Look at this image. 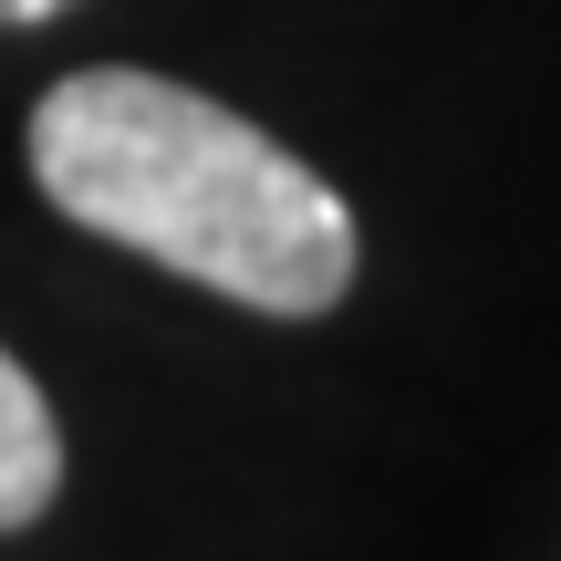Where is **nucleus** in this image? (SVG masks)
<instances>
[{"label":"nucleus","instance_id":"1","mask_svg":"<svg viewBox=\"0 0 561 561\" xmlns=\"http://www.w3.org/2000/svg\"><path fill=\"white\" fill-rule=\"evenodd\" d=\"M32 178L73 229L271 322H312L354 291V208L333 178L198 83L136 62L62 73L32 104Z\"/></svg>","mask_w":561,"mask_h":561},{"label":"nucleus","instance_id":"2","mask_svg":"<svg viewBox=\"0 0 561 561\" xmlns=\"http://www.w3.org/2000/svg\"><path fill=\"white\" fill-rule=\"evenodd\" d=\"M53 500H62V426H53V396L0 354V530H32Z\"/></svg>","mask_w":561,"mask_h":561},{"label":"nucleus","instance_id":"3","mask_svg":"<svg viewBox=\"0 0 561 561\" xmlns=\"http://www.w3.org/2000/svg\"><path fill=\"white\" fill-rule=\"evenodd\" d=\"M53 11H73V0H0V32H32V21H53Z\"/></svg>","mask_w":561,"mask_h":561}]
</instances>
